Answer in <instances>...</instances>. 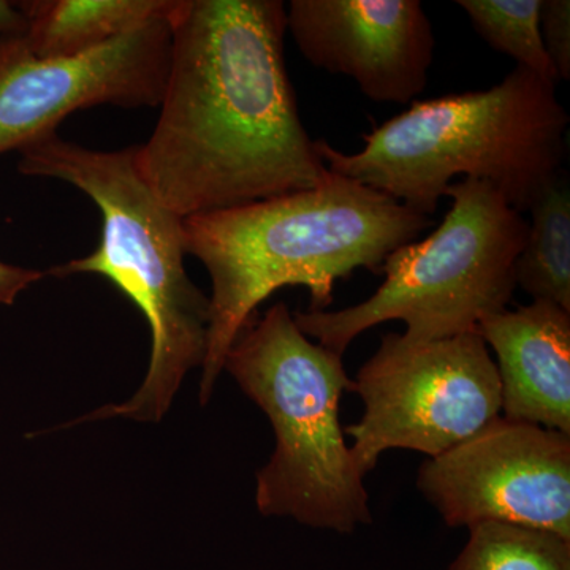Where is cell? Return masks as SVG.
Here are the masks:
<instances>
[{
    "label": "cell",
    "instance_id": "obj_11",
    "mask_svg": "<svg viewBox=\"0 0 570 570\" xmlns=\"http://www.w3.org/2000/svg\"><path fill=\"white\" fill-rule=\"evenodd\" d=\"M497 354L501 415L570 436V313L534 299L479 322Z\"/></svg>",
    "mask_w": 570,
    "mask_h": 570
},
{
    "label": "cell",
    "instance_id": "obj_10",
    "mask_svg": "<svg viewBox=\"0 0 570 570\" xmlns=\"http://www.w3.org/2000/svg\"><path fill=\"white\" fill-rule=\"evenodd\" d=\"M287 31L307 62L373 102L411 105L426 89L436 39L419 0H292Z\"/></svg>",
    "mask_w": 570,
    "mask_h": 570
},
{
    "label": "cell",
    "instance_id": "obj_9",
    "mask_svg": "<svg viewBox=\"0 0 570 570\" xmlns=\"http://www.w3.org/2000/svg\"><path fill=\"white\" fill-rule=\"evenodd\" d=\"M170 17L70 58H36L24 37L0 40V154L21 151L85 108L159 107L170 69Z\"/></svg>",
    "mask_w": 570,
    "mask_h": 570
},
{
    "label": "cell",
    "instance_id": "obj_1",
    "mask_svg": "<svg viewBox=\"0 0 570 570\" xmlns=\"http://www.w3.org/2000/svg\"><path fill=\"white\" fill-rule=\"evenodd\" d=\"M142 178L183 219L313 189L330 170L303 126L281 0H178Z\"/></svg>",
    "mask_w": 570,
    "mask_h": 570
},
{
    "label": "cell",
    "instance_id": "obj_3",
    "mask_svg": "<svg viewBox=\"0 0 570 570\" xmlns=\"http://www.w3.org/2000/svg\"><path fill=\"white\" fill-rule=\"evenodd\" d=\"M569 121L557 85L515 67L485 91L415 100L363 135L362 151L316 148L333 174L425 216L456 176L490 183L524 213L562 176Z\"/></svg>",
    "mask_w": 570,
    "mask_h": 570
},
{
    "label": "cell",
    "instance_id": "obj_12",
    "mask_svg": "<svg viewBox=\"0 0 570 570\" xmlns=\"http://www.w3.org/2000/svg\"><path fill=\"white\" fill-rule=\"evenodd\" d=\"M26 45L39 59L70 58L104 47L174 13L176 0H31L20 2Z\"/></svg>",
    "mask_w": 570,
    "mask_h": 570
},
{
    "label": "cell",
    "instance_id": "obj_15",
    "mask_svg": "<svg viewBox=\"0 0 570 570\" xmlns=\"http://www.w3.org/2000/svg\"><path fill=\"white\" fill-rule=\"evenodd\" d=\"M474 31L517 67L557 85L554 71L540 32L542 0H459Z\"/></svg>",
    "mask_w": 570,
    "mask_h": 570
},
{
    "label": "cell",
    "instance_id": "obj_2",
    "mask_svg": "<svg viewBox=\"0 0 570 570\" xmlns=\"http://www.w3.org/2000/svg\"><path fill=\"white\" fill-rule=\"evenodd\" d=\"M431 225L430 216L333 171L313 189L184 219L186 253L213 283L202 404L269 295L299 285L309 292V311H326L337 281L358 268L381 275L385 258Z\"/></svg>",
    "mask_w": 570,
    "mask_h": 570
},
{
    "label": "cell",
    "instance_id": "obj_14",
    "mask_svg": "<svg viewBox=\"0 0 570 570\" xmlns=\"http://www.w3.org/2000/svg\"><path fill=\"white\" fill-rule=\"evenodd\" d=\"M468 530V543L448 570H570V540L560 535L493 521Z\"/></svg>",
    "mask_w": 570,
    "mask_h": 570
},
{
    "label": "cell",
    "instance_id": "obj_4",
    "mask_svg": "<svg viewBox=\"0 0 570 570\" xmlns=\"http://www.w3.org/2000/svg\"><path fill=\"white\" fill-rule=\"evenodd\" d=\"M22 175L61 179L78 187L102 213L96 253L52 269V275L92 273L110 279L141 311L151 328L148 373L122 404L105 406L75 423L127 417L159 422L183 379L204 365L209 298L184 268V219L142 178L137 146L96 151L51 132L21 149Z\"/></svg>",
    "mask_w": 570,
    "mask_h": 570
},
{
    "label": "cell",
    "instance_id": "obj_6",
    "mask_svg": "<svg viewBox=\"0 0 570 570\" xmlns=\"http://www.w3.org/2000/svg\"><path fill=\"white\" fill-rule=\"evenodd\" d=\"M445 197L452 206L436 230L385 258L384 283L370 298L341 311H298L296 326L343 355L385 322H404L407 340L426 343L475 333L483 317L508 309L527 220L479 179L450 184Z\"/></svg>",
    "mask_w": 570,
    "mask_h": 570
},
{
    "label": "cell",
    "instance_id": "obj_13",
    "mask_svg": "<svg viewBox=\"0 0 570 570\" xmlns=\"http://www.w3.org/2000/svg\"><path fill=\"white\" fill-rule=\"evenodd\" d=\"M527 239L515 262V284L532 302L570 313V190L564 175L530 208Z\"/></svg>",
    "mask_w": 570,
    "mask_h": 570
},
{
    "label": "cell",
    "instance_id": "obj_8",
    "mask_svg": "<svg viewBox=\"0 0 570 570\" xmlns=\"http://www.w3.org/2000/svg\"><path fill=\"white\" fill-rule=\"evenodd\" d=\"M417 487L450 528L515 524L570 540V436L498 417L420 468Z\"/></svg>",
    "mask_w": 570,
    "mask_h": 570
},
{
    "label": "cell",
    "instance_id": "obj_5",
    "mask_svg": "<svg viewBox=\"0 0 570 570\" xmlns=\"http://www.w3.org/2000/svg\"><path fill=\"white\" fill-rule=\"evenodd\" d=\"M224 370L275 430V452L257 474L262 515L341 534L373 523L365 475L340 420L341 397L354 390L343 355L313 343L276 303L239 332Z\"/></svg>",
    "mask_w": 570,
    "mask_h": 570
},
{
    "label": "cell",
    "instance_id": "obj_18",
    "mask_svg": "<svg viewBox=\"0 0 570 570\" xmlns=\"http://www.w3.org/2000/svg\"><path fill=\"white\" fill-rule=\"evenodd\" d=\"M28 29L24 13L20 2H7L0 0V40L24 37Z\"/></svg>",
    "mask_w": 570,
    "mask_h": 570
},
{
    "label": "cell",
    "instance_id": "obj_16",
    "mask_svg": "<svg viewBox=\"0 0 570 570\" xmlns=\"http://www.w3.org/2000/svg\"><path fill=\"white\" fill-rule=\"evenodd\" d=\"M540 32L558 80L570 78V2L569 0H542Z\"/></svg>",
    "mask_w": 570,
    "mask_h": 570
},
{
    "label": "cell",
    "instance_id": "obj_7",
    "mask_svg": "<svg viewBox=\"0 0 570 570\" xmlns=\"http://www.w3.org/2000/svg\"><path fill=\"white\" fill-rule=\"evenodd\" d=\"M352 392L365 411L344 433L363 475L387 450L436 459L501 417L497 363L478 332L426 343L387 333Z\"/></svg>",
    "mask_w": 570,
    "mask_h": 570
},
{
    "label": "cell",
    "instance_id": "obj_17",
    "mask_svg": "<svg viewBox=\"0 0 570 570\" xmlns=\"http://www.w3.org/2000/svg\"><path fill=\"white\" fill-rule=\"evenodd\" d=\"M41 277L43 273L37 269L20 268L0 262V305H13L17 296Z\"/></svg>",
    "mask_w": 570,
    "mask_h": 570
}]
</instances>
